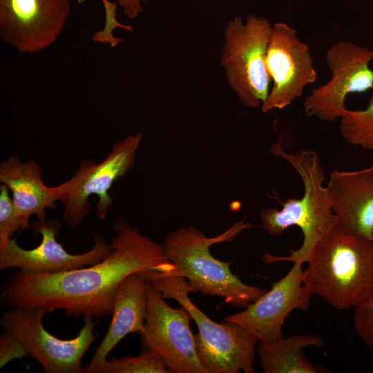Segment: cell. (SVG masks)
<instances>
[{
    "label": "cell",
    "mask_w": 373,
    "mask_h": 373,
    "mask_svg": "<svg viewBox=\"0 0 373 373\" xmlns=\"http://www.w3.org/2000/svg\"><path fill=\"white\" fill-rule=\"evenodd\" d=\"M113 227L111 249L96 264L55 273L10 271L1 286L2 305L40 307L48 314L63 309L69 317L99 320L111 314L119 287L129 275L175 269L162 244L122 218L114 220Z\"/></svg>",
    "instance_id": "6da1fadb"
},
{
    "label": "cell",
    "mask_w": 373,
    "mask_h": 373,
    "mask_svg": "<svg viewBox=\"0 0 373 373\" xmlns=\"http://www.w3.org/2000/svg\"><path fill=\"white\" fill-rule=\"evenodd\" d=\"M270 151L288 162L299 175L304 192L301 198H274L282 206L280 209L265 208L260 212L262 227L271 236H281L291 226L300 227L303 242L298 249H290L287 256L265 254L266 262L290 261L307 262L317 245L335 228L336 220L332 209L331 199L327 186H323L325 171L317 153L302 149L296 153L286 151L280 142L274 143Z\"/></svg>",
    "instance_id": "7a4b0ae2"
},
{
    "label": "cell",
    "mask_w": 373,
    "mask_h": 373,
    "mask_svg": "<svg viewBox=\"0 0 373 373\" xmlns=\"http://www.w3.org/2000/svg\"><path fill=\"white\" fill-rule=\"evenodd\" d=\"M303 284L337 310L355 307L373 293V240L336 228L315 247Z\"/></svg>",
    "instance_id": "3957f363"
},
{
    "label": "cell",
    "mask_w": 373,
    "mask_h": 373,
    "mask_svg": "<svg viewBox=\"0 0 373 373\" xmlns=\"http://www.w3.org/2000/svg\"><path fill=\"white\" fill-rule=\"evenodd\" d=\"M251 227L253 226L249 222L240 220L214 238H207L193 225L169 231L162 245L175 265L172 272L183 276L195 292L220 296L233 307L245 309L266 291L245 283L232 273L231 262L221 261L211 255L210 247L231 241L242 231Z\"/></svg>",
    "instance_id": "277c9868"
},
{
    "label": "cell",
    "mask_w": 373,
    "mask_h": 373,
    "mask_svg": "<svg viewBox=\"0 0 373 373\" xmlns=\"http://www.w3.org/2000/svg\"><path fill=\"white\" fill-rule=\"evenodd\" d=\"M146 276L164 298L176 300L195 323V351L207 373L254 372L258 337L238 323L219 324L209 318L190 300L189 293L195 291L183 276L159 271L146 273Z\"/></svg>",
    "instance_id": "5b68a950"
},
{
    "label": "cell",
    "mask_w": 373,
    "mask_h": 373,
    "mask_svg": "<svg viewBox=\"0 0 373 373\" xmlns=\"http://www.w3.org/2000/svg\"><path fill=\"white\" fill-rule=\"evenodd\" d=\"M272 28L268 19L251 14L245 22L234 17L224 31L220 64L230 88L249 108L262 106L269 93L266 56Z\"/></svg>",
    "instance_id": "8992f818"
},
{
    "label": "cell",
    "mask_w": 373,
    "mask_h": 373,
    "mask_svg": "<svg viewBox=\"0 0 373 373\" xmlns=\"http://www.w3.org/2000/svg\"><path fill=\"white\" fill-rule=\"evenodd\" d=\"M142 138V133L137 132L115 142L98 164L91 160H82L70 178L55 186L57 199L64 207L63 219L69 226H78L89 213L91 195L98 197L96 216L101 220L106 217L113 202L109 191L134 165Z\"/></svg>",
    "instance_id": "52a82bcc"
},
{
    "label": "cell",
    "mask_w": 373,
    "mask_h": 373,
    "mask_svg": "<svg viewBox=\"0 0 373 373\" xmlns=\"http://www.w3.org/2000/svg\"><path fill=\"white\" fill-rule=\"evenodd\" d=\"M47 311L40 307H12L1 317L3 332L15 338L27 356L35 359L46 373H84L82 358L95 338L96 321L84 316L77 336L63 340L49 333L43 325Z\"/></svg>",
    "instance_id": "ba28073f"
},
{
    "label": "cell",
    "mask_w": 373,
    "mask_h": 373,
    "mask_svg": "<svg viewBox=\"0 0 373 373\" xmlns=\"http://www.w3.org/2000/svg\"><path fill=\"white\" fill-rule=\"evenodd\" d=\"M146 309L141 336L142 352L160 356L169 373H207L195 351L191 317L184 308H173L149 280L146 284Z\"/></svg>",
    "instance_id": "9c48e42d"
},
{
    "label": "cell",
    "mask_w": 373,
    "mask_h": 373,
    "mask_svg": "<svg viewBox=\"0 0 373 373\" xmlns=\"http://www.w3.org/2000/svg\"><path fill=\"white\" fill-rule=\"evenodd\" d=\"M325 59L331 78L311 90L303 107L308 117L332 122L339 119L347 109L345 99L349 94L373 88V70L369 66L373 51L350 41H338L327 50Z\"/></svg>",
    "instance_id": "30bf717a"
},
{
    "label": "cell",
    "mask_w": 373,
    "mask_h": 373,
    "mask_svg": "<svg viewBox=\"0 0 373 373\" xmlns=\"http://www.w3.org/2000/svg\"><path fill=\"white\" fill-rule=\"evenodd\" d=\"M70 0H0V37L21 54L40 52L61 34Z\"/></svg>",
    "instance_id": "8fae6325"
},
{
    "label": "cell",
    "mask_w": 373,
    "mask_h": 373,
    "mask_svg": "<svg viewBox=\"0 0 373 373\" xmlns=\"http://www.w3.org/2000/svg\"><path fill=\"white\" fill-rule=\"evenodd\" d=\"M266 67L273 86L261 106L263 112L286 108L318 77L309 46L300 39L295 29L281 22L273 26Z\"/></svg>",
    "instance_id": "7c38bea8"
},
{
    "label": "cell",
    "mask_w": 373,
    "mask_h": 373,
    "mask_svg": "<svg viewBox=\"0 0 373 373\" xmlns=\"http://www.w3.org/2000/svg\"><path fill=\"white\" fill-rule=\"evenodd\" d=\"M61 227V223L56 220L32 221L31 229L35 234L41 236V241L32 249L21 248L12 238L0 242V270L17 268L31 274L72 270L100 262L111 249V244L101 236L91 232L93 247L82 254H70L56 239Z\"/></svg>",
    "instance_id": "4fadbf2b"
},
{
    "label": "cell",
    "mask_w": 373,
    "mask_h": 373,
    "mask_svg": "<svg viewBox=\"0 0 373 373\" xmlns=\"http://www.w3.org/2000/svg\"><path fill=\"white\" fill-rule=\"evenodd\" d=\"M302 264L294 262L289 272L274 282L269 291L224 321L242 325L259 341L271 342L282 337V327L289 314L295 309L306 311L309 307L312 294L303 284Z\"/></svg>",
    "instance_id": "5bb4252c"
},
{
    "label": "cell",
    "mask_w": 373,
    "mask_h": 373,
    "mask_svg": "<svg viewBox=\"0 0 373 373\" xmlns=\"http://www.w3.org/2000/svg\"><path fill=\"white\" fill-rule=\"evenodd\" d=\"M326 186L336 229L373 240V165L355 171H334Z\"/></svg>",
    "instance_id": "9a60e30c"
},
{
    "label": "cell",
    "mask_w": 373,
    "mask_h": 373,
    "mask_svg": "<svg viewBox=\"0 0 373 373\" xmlns=\"http://www.w3.org/2000/svg\"><path fill=\"white\" fill-rule=\"evenodd\" d=\"M145 273H135L122 283L116 295L108 330L87 366L86 373L95 370L107 360L109 353L127 334H142L146 309Z\"/></svg>",
    "instance_id": "2e32d148"
},
{
    "label": "cell",
    "mask_w": 373,
    "mask_h": 373,
    "mask_svg": "<svg viewBox=\"0 0 373 373\" xmlns=\"http://www.w3.org/2000/svg\"><path fill=\"white\" fill-rule=\"evenodd\" d=\"M0 182L12 193L17 214L28 224L32 215L44 220L46 209H56V187L46 185L42 168L34 160L23 162L18 155H10L0 164Z\"/></svg>",
    "instance_id": "e0dca14e"
},
{
    "label": "cell",
    "mask_w": 373,
    "mask_h": 373,
    "mask_svg": "<svg viewBox=\"0 0 373 373\" xmlns=\"http://www.w3.org/2000/svg\"><path fill=\"white\" fill-rule=\"evenodd\" d=\"M321 336L313 334L294 335L271 342L259 341L256 352L265 373H319L318 367L303 355L302 350L308 346H321Z\"/></svg>",
    "instance_id": "ac0fdd59"
},
{
    "label": "cell",
    "mask_w": 373,
    "mask_h": 373,
    "mask_svg": "<svg viewBox=\"0 0 373 373\" xmlns=\"http://www.w3.org/2000/svg\"><path fill=\"white\" fill-rule=\"evenodd\" d=\"M338 128L344 140L354 146L373 151V96L365 109H346Z\"/></svg>",
    "instance_id": "d6986e66"
},
{
    "label": "cell",
    "mask_w": 373,
    "mask_h": 373,
    "mask_svg": "<svg viewBox=\"0 0 373 373\" xmlns=\"http://www.w3.org/2000/svg\"><path fill=\"white\" fill-rule=\"evenodd\" d=\"M159 355L142 352L137 356H124L106 360L95 373H169Z\"/></svg>",
    "instance_id": "ffe728a7"
},
{
    "label": "cell",
    "mask_w": 373,
    "mask_h": 373,
    "mask_svg": "<svg viewBox=\"0 0 373 373\" xmlns=\"http://www.w3.org/2000/svg\"><path fill=\"white\" fill-rule=\"evenodd\" d=\"M9 190L3 184L0 185V242L11 238L18 229H31V224L18 216L15 210Z\"/></svg>",
    "instance_id": "44dd1931"
},
{
    "label": "cell",
    "mask_w": 373,
    "mask_h": 373,
    "mask_svg": "<svg viewBox=\"0 0 373 373\" xmlns=\"http://www.w3.org/2000/svg\"><path fill=\"white\" fill-rule=\"evenodd\" d=\"M105 10V25L102 30L96 31L91 37L92 41L97 44H109L115 48L123 41L122 39L117 38L113 35L115 28H119L127 32H133V28L130 25L123 24L116 19V10L118 3L115 1L102 0Z\"/></svg>",
    "instance_id": "7402d4cb"
},
{
    "label": "cell",
    "mask_w": 373,
    "mask_h": 373,
    "mask_svg": "<svg viewBox=\"0 0 373 373\" xmlns=\"http://www.w3.org/2000/svg\"><path fill=\"white\" fill-rule=\"evenodd\" d=\"M353 323L357 335L373 350V293L354 307Z\"/></svg>",
    "instance_id": "603a6c76"
},
{
    "label": "cell",
    "mask_w": 373,
    "mask_h": 373,
    "mask_svg": "<svg viewBox=\"0 0 373 373\" xmlns=\"http://www.w3.org/2000/svg\"><path fill=\"white\" fill-rule=\"evenodd\" d=\"M26 356L20 344L3 332L0 337V368L12 360L21 359Z\"/></svg>",
    "instance_id": "cb8c5ba5"
},
{
    "label": "cell",
    "mask_w": 373,
    "mask_h": 373,
    "mask_svg": "<svg viewBox=\"0 0 373 373\" xmlns=\"http://www.w3.org/2000/svg\"><path fill=\"white\" fill-rule=\"evenodd\" d=\"M122 8L124 14L129 19H133L143 11L142 3L148 0H115Z\"/></svg>",
    "instance_id": "d4e9b609"
}]
</instances>
